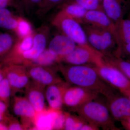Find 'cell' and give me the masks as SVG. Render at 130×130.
I'll list each match as a JSON object with an SVG mask.
<instances>
[{"label":"cell","mask_w":130,"mask_h":130,"mask_svg":"<svg viewBox=\"0 0 130 130\" xmlns=\"http://www.w3.org/2000/svg\"><path fill=\"white\" fill-rule=\"evenodd\" d=\"M15 14L7 8H0V17L14 16Z\"/></svg>","instance_id":"cell-35"},{"label":"cell","mask_w":130,"mask_h":130,"mask_svg":"<svg viewBox=\"0 0 130 130\" xmlns=\"http://www.w3.org/2000/svg\"><path fill=\"white\" fill-rule=\"evenodd\" d=\"M3 67L4 66L2 63H0V82L2 81L5 77Z\"/></svg>","instance_id":"cell-40"},{"label":"cell","mask_w":130,"mask_h":130,"mask_svg":"<svg viewBox=\"0 0 130 130\" xmlns=\"http://www.w3.org/2000/svg\"><path fill=\"white\" fill-rule=\"evenodd\" d=\"M64 2L74 3L81 6L87 11H103L102 2L100 0H67Z\"/></svg>","instance_id":"cell-29"},{"label":"cell","mask_w":130,"mask_h":130,"mask_svg":"<svg viewBox=\"0 0 130 130\" xmlns=\"http://www.w3.org/2000/svg\"><path fill=\"white\" fill-rule=\"evenodd\" d=\"M12 100L13 112L20 118L25 129H36L37 113L27 98L16 95L12 97Z\"/></svg>","instance_id":"cell-10"},{"label":"cell","mask_w":130,"mask_h":130,"mask_svg":"<svg viewBox=\"0 0 130 130\" xmlns=\"http://www.w3.org/2000/svg\"><path fill=\"white\" fill-rule=\"evenodd\" d=\"M13 7L16 9L15 0H0V8Z\"/></svg>","instance_id":"cell-34"},{"label":"cell","mask_w":130,"mask_h":130,"mask_svg":"<svg viewBox=\"0 0 130 130\" xmlns=\"http://www.w3.org/2000/svg\"><path fill=\"white\" fill-rule=\"evenodd\" d=\"M102 5L103 11L114 24L124 19L126 0H102Z\"/></svg>","instance_id":"cell-18"},{"label":"cell","mask_w":130,"mask_h":130,"mask_svg":"<svg viewBox=\"0 0 130 130\" xmlns=\"http://www.w3.org/2000/svg\"><path fill=\"white\" fill-rule=\"evenodd\" d=\"M8 130H24L23 126L16 117L9 114L6 119Z\"/></svg>","instance_id":"cell-32"},{"label":"cell","mask_w":130,"mask_h":130,"mask_svg":"<svg viewBox=\"0 0 130 130\" xmlns=\"http://www.w3.org/2000/svg\"><path fill=\"white\" fill-rule=\"evenodd\" d=\"M50 33V28L46 25H43L34 30L32 47L23 55L22 64L26 65L37 58L46 49Z\"/></svg>","instance_id":"cell-11"},{"label":"cell","mask_w":130,"mask_h":130,"mask_svg":"<svg viewBox=\"0 0 130 130\" xmlns=\"http://www.w3.org/2000/svg\"><path fill=\"white\" fill-rule=\"evenodd\" d=\"M123 95H119L115 92L106 98V103L112 118L120 121L130 116V100Z\"/></svg>","instance_id":"cell-12"},{"label":"cell","mask_w":130,"mask_h":130,"mask_svg":"<svg viewBox=\"0 0 130 130\" xmlns=\"http://www.w3.org/2000/svg\"><path fill=\"white\" fill-rule=\"evenodd\" d=\"M58 67L65 81L70 85L95 91L106 98L115 92L113 88L101 78L95 65H73L60 63Z\"/></svg>","instance_id":"cell-1"},{"label":"cell","mask_w":130,"mask_h":130,"mask_svg":"<svg viewBox=\"0 0 130 130\" xmlns=\"http://www.w3.org/2000/svg\"><path fill=\"white\" fill-rule=\"evenodd\" d=\"M77 44L72 40L62 33L55 35L50 41L47 48L50 53L61 59L74 49Z\"/></svg>","instance_id":"cell-14"},{"label":"cell","mask_w":130,"mask_h":130,"mask_svg":"<svg viewBox=\"0 0 130 130\" xmlns=\"http://www.w3.org/2000/svg\"><path fill=\"white\" fill-rule=\"evenodd\" d=\"M59 11L58 12L63 16L69 17L82 24L83 19L87 10L76 3L64 2L59 6Z\"/></svg>","instance_id":"cell-19"},{"label":"cell","mask_w":130,"mask_h":130,"mask_svg":"<svg viewBox=\"0 0 130 130\" xmlns=\"http://www.w3.org/2000/svg\"></svg>","instance_id":"cell-44"},{"label":"cell","mask_w":130,"mask_h":130,"mask_svg":"<svg viewBox=\"0 0 130 130\" xmlns=\"http://www.w3.org/2000/svg\"><path fill=\"white\" fill-rule=\"evenodd\" d=\"M100 1H101L102 2V0H100Z\"/></svg>","instance_id":"cell-43"},{"label":"cell","mask_w":130,"mask_h":130,"mask_svg":"<svg viewBox=\"0 0 130 130\" xmlns=\"http://www.w3.org/2000/svg\"><path fill=\"white\" fill-rule=\"evenodd\" d=\"M5 77L11 87L12 98L17 93L23 91L31 80L27 67L23 64L3 65Z\"/></svg>","instance_id":"cell-9"},{"label":"cell","mask_w":130,"mask_h":130,"mask_svg":"<svg viewBox=\"0 0 130 130\" xmlns=\"http://www.w3.org/2000/svg\"><path fill=\"white\" fill-rule=\"evenodd\" d=\"M0 130H8L6 119L0 121Z\"/></svg>","instance_id":"cell-39"},{"label":"cell","mask_w":130,"mask_h":130,"mask_svg":"<svg viewBox=\"0 0 130 130\" xmlns=\"http://www.w3.org/2000/svg\"><path fill=\"white\" fill-rule=\"evenodd\" d=\"M33 33L34 32L25 37L19 38L9 53L1 63L3 65L22 64L21 58L23 55L32 47Z\"/></svg>","instance_id":"cell-15"},{"label":"cell","mask_w":130,"mask_h":130,"mask_svg":"<svg viewBox=\"0 0 130 130\" xmlns=\"http://www.w3.org/2000/svg\"><path fill=\"white\" fill-rule=\"evenodd\" d=\"M65 120L64 130H81L84 125L88 122L78 116L72 115L64 112Z\"/></svg>","instance_id":"cell-25"},{"label":"cell","mask_w":130,"mask_h":130,"mask_svg":"<svg viewBox=\"0 0 130 130\" xmlns=\"http://www.w3.org/2000/svg\"><path fill=\"white\" fill-rule=\"evenodd\" d=\"M90 101L81 106L76 112L88 123L106 130H119L115 124L106 103Z\"/></svg>","instance_id":"cell-2"},{"label":"cell","mask_w":130,"mask_h":130,"mask_svg":"<svg viewBox=\"0 0 130 130\" xmlns=\"http://www.w3.org/2000/svg\"><path fill=\"white\" fill-rule=\"evenodd\" d=\"M19 38L13 32H0V63L9 53Z\"/></svg>","instance_id":"cell-21"},{"label":"cell","mask_w":130,"mask_h":130,"mask_svg":"<svg viewBox=\"0 0 130 130\" xmlns=\"http://www.w3.org/2000/svg\"><path fill=\"white\" fill-rule=\"evenodd\" d=\"M103 55L89 44H77L70 54L61 58L60 63L68 64H92L98 66L103 62Z\"/></svg>","instance_id":"cell-4"},{"label":"cell","mask_w":130,"mask_h":130,"mask_svg":"<svg viewBox=\"0 0 130 130\" xmlns=\"http://www.w3.org/2000/svg\"><path fill=\"white\" fill-rule=\"evenodd\" d=\"M115 30L118 48L121 45L130 43V19H123L115 24Z\"/></svg>","instance_id":"cell-20"},{"label":"cell","mask_w":130,"mask_h":130,"mask_svg":"<svg viewBox=\"0 0 130 130\" xmlns=\"http://www.w3.org/2000/svg\"><path fill=\"white\" fill-rule=\"evenodd\" d=\"M86 34L87 41L91 46L103 55H115L118 47L116 38L109 31L81 24Z\"/></svg>","instance_id":"cell-3"},{"label":"cell","mask_w":130,"mask_h":130,"mask_svg":"<svg viewBox=\"0 0 130 130\" xmlns=\"http://www.w3.org/2000/svg\"><path fill=\"white\" fill-rule=\"evenodd\" d=\"M82 24L109 31L116 38L115 24L103 11H87L83 19Z\"/></svg>","instance_id":"cell-16"},{"label":"cell","mask_w":130,"mask_h":130,"mask_svg":"<svg viewBox=\"0 0 130 130\" xmlns=\"http://www.w3.org/2000/svg\"><path fill=\"white\" fill-rule=\"evenodd\" d=\"M65 120L64 112L61 110H53L52 129L64 130Z\"/></svg>","instance_id":"cell-31"},{"label":"cell","mask_w":130,"mask_h":130,"mask_svg":"<svg viewBox=\"0 0 130 130\" xmlns=\"http://www.w3.org/2000/svg\"><path fill=\"white\" fill-rule=\"evenodd\" d=\"M95 68L101 78L123 94L130 90V80L116 68L103 62Z\"/></svg>","instance_id":"cell-7"},{"label":"cell","mask_w":130,"mask_h":130,"mask_svg":"<svg viewBox=\"0 0 130 130\" xmlns=\"http://www.w3.org/2000/svg\"><path fill=\"white\" fill-rule=\"evenodd\" d=\"M45 88L31 81L24 90L25 96L34 108L37 114L47 110L45 105Z\"/></svg>","instance_id":"cell-17"},{"label":"cell","mask_w":130,"mask_h":130,"mask_svg":"<svg viewBox=\"0 0 130 130\" xmlns=\"http://www.w3.org/2000/svg\"><path fill=\"white\" fill-rule=\"evenodd\" d=\"M103 61L120 71L130 80V60H125L120 56L114 55H103Z\"/></svg>","instance_id":"cell-22"},{"label":"cell","mask_w":130,"mask_h":130,"mask_svg":"<svg viewBox=\"0 0 130 130\" xmlns=\"http://www.w3.org/2000/svg\"><path fill=\"white\" fill-rule=\"evenodd\" d=\"M12 98L11 87L5 77L0 82V101L5 102L9 107Z\"/></svg>","instance_id":"cell-30"},{"label":"cell","mask_w":130,"mask_h":130,"mask_svg":"<svg viewBox=\"0 0 130 130\" xmlns=\"http://www.w3.org/2000/svg\"><path fill=\"white\" fill-rule=\"evenodd\" d=\"M121 124L126 130H130V116L120 121Z\"/></svg>","instance_id":"cell-38"},{"label":"cell","mask_w":130,"mask_h":130,"mask_svg":"<svg viewBox=\"0 0 130 130\" xmlns=\"http://www.w3.org/2000/svg\"><path fill=\"white\" fill-rule=\"evenodd\" d=\"M34 31L32 25L28 20L22 16H18V25L14 34L19 38L32 34Z\"/></svg>","instance_id":"cell-26"},{"label":"cell","mask_w":130,"mask_h":130,"mask_svg":"<svg viewBox=\"0 0 130 130\" xmlns=\"http://www.w3.org/2000/svg\"><path fill=\"white\" fill-rule=\"evenodd\" d=\"M51 24L61 32L71 38L77 44L88 43L82 25L77 21L57 12Z\"/></svg>","instance_id":"cell-5"},{"label":"cell","mask_w":130,"mask_h":130,"mask_svg":"<svg viewBox=\"0 0 130 130\" xmlns=\"http://www.w3.org/2000/svg\"><path fill=\"white\" fill-rule=\"evenodd\" d=\"M42 0H15L16 9L20 12L29 14L36 12Z\"/></svg>","instance_id":"cell-24"},{"label":"cell","mask_w":130,"mask_h":130,"mask_svg":"<svg viewBox=\"0 0 130 130\" xmlns=\"http://www.w3.org/2000/svg\"><path fill=\"white\" fill-rule=\"evenodd\" d=\"M18 25V16L0 17V28L15 33Z\"/></svg>","instance_id":"cell-28"},{"label":"cell","mask_w":130,"mask_h":130,"mask_svg":"<svg viewBox=\"0 0 130 130\" xmlns=\"http://www.w3.org/2000/svg\"><path fill=\"white\" fill-rule=\"evenodd\" d=\"M67 0H42L36 12L38 15L43 16L52 9L62 4Z\"/></svg>","instance_id":"cell-27"},{"label":"cell","mask_w":130,"mask_h":130,"mask_svg":"<svg viewBox=\"0 0 130 130\" xmlns=\"http://www.w3.org/2000/svg\"><path fill=\"white\" fill-rule=\"evenodd\" d=\"M129 19H130V12L129 13Z\"/></svg>","instance_id":"cell-42"},{"label":"cell","mask_w":130,"mask_h":130,"mask_svg":"<svg viewBox=\"0 0 130 130\" xmlns=\"http://www.w3.org/2000/svg\"><path fill=\"white\" fill-rule=\"evenodd\" d=\"M115 55L119 56L123 55L130 58V43L121 45L117 50Z\"/></svg>","instance_id":"cell-33"},{"label":"cell","mask_w":130,"mask_h":130,"mask_svg":"<svg viewBox=\"0 0 130 130\" xmlns=\"http://www.w3.org/2000/svg\"><path fill=\"white\" fill-rule=\"evenodd\" d=\"M26 66L31 81L44 88L64 81L58 74V65H30Z\"/></svg>","instance_id":"cell-8"},{"label":"cell","mask_w":130,"mask_h":130,"mask_svg":"<svg viewBox=\"0 0 130 130\" xmlns=\"http://www.w3.org/2000/svg\"><path fill=\"white\" fill-rule=\"evenodd\" d=\"M99 95V93L90 90L71 85L64 94L63 106L70 111L76 112L85 103L97 99Z\"/></svg>","instance_id":"cell-6"},{"label":"cell","mask_w":130,"mask_h":130,"mask_svg":"<svg viewBox=\"0 0 130 130\" xmlns=\"http://www.w3.org/2000/svg\"><path fill=\"white\" fill-rule=\"evenodd\" d=\"M123 94V95H125V96H126V97H128L130 100V90L125 92V93H124Z\"/></svg>","instance_id":"cell-41"},{"label":"cell","mask_w":130,"mask_h":130,"mask_svg":"<svg viewBox=\"0 0 130 130\" xmlns=\"http://www.w3.org/2000/svg\"><path fill=\"white\" fill-rule=\"evenodd\" d=\"M9 107L5 102L0 101V115L9 113L8 110Z\"/></svg>","instance_id":"cell-36"},{"label":"cell","mask_w":130,"mask_h":130,"mask_svg":"<svg viewBox=\"0 0 130 130\" xmlns=\"http://www.w3.org/2000/svg\"><path fill=\"white\" fill-rule=\"evenodd\" d=\"M71 86L66 81H63L46 87L45 98L49 108L56 110L62 109L63 107L64 94L67 89Z\"/></svg>","instance_id":"cell-13"},{"label":"cell","mask_w":130,"mask_h":130,"mask_svg":"<svg viewBox=\"0 0 130 130\" xmlns=\"http://www.w3.org/2000/svg\"><path fill=\"white\" fill-rule=\"evenodd\" d=\"M60 63V59L58 56L50 53L47 48L37 58L30 61L26 66L34 65L39 66H56Z\"/></svg>","instance_id":"cell-23"},{"label":"cell","mask_w":130,"mask_h":130,"mask_svg":"<svg viewBox=\"0 0 130 130\" xmlns=\"http://www.w3.org/2000/svg\"><path fill=\"white\" fill-rule=\"evenodd\" d=\"M100 128L93 124L88 123H86L83 126L81 130H98Z\"/></svg>","instance_id":"cell-37"}]
</instances>
